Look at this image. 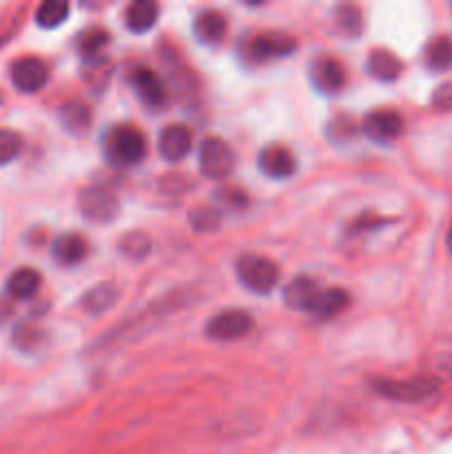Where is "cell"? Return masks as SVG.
I'll return each instance as SVG.
<instances>
[{
    "mask_svg": "<svg viewBox=\"0 0 452 454\" xmlns=\"http://www.w3.org/2000/svg\"><path fill=\"white\" fill-rule=\"evenodd\" d=\"M198 164L204 177L211 180H224L235 168V153L230 145L222 137H204L198 151Z\"/></svg>",
    "mask_w": 452,
    "mask_h": 454,
    "instance_id": "obj_3",
    "label": "cell"
},
{
    "mask_svg": "<svg viewBox=\"0 0 452 454\" xmlns=\"http://www.w3.org/2000/svg\"><path fill=\"white\" fill-rule=\"evenodd\" d=\"M106 44H109V31L100 29V27H89V29H84L82 34L78 35V40H75V47H78L80 56H82L84 60L96 62H100V53Z\"/></svg>",
    "mask_w": 452,
    "mask_h": 454,
    "instance_id": "obj_21",
    "label": "cell"
},
{
    "mask_svg": "<svg viewBox=\"0 0 452 454\" xmlns=\"http://www.w3.org/2000/svg\"><path fill=\"white\" fill-rule=\"evenodd\" d=\"M235 275H238L239 284L255 295H269L279 284V266L269 257L255 255V253L238 257Z\"/></svg>",
    "mask_w": 452,
    "mask_h": 454,
    "instance_id": "obj_2",
    "label": "cell"
},
{
    "mask_svg": "<svg viewBox=\"0 0 452 454\" xmlns=\"http://www.w3.org/2000/svg\"><path fill=\"white\" fill-rule=\"evenodd\" d=\"M40 284H43V278L35 269H29V266H22V269L13 270L7 279V293L13 297V300H31V297L38 293Z\"/></svg>",
    "mask_w": 452,
    "mask_h": 454,
    "instance_id": "obj_19",
    "label": "cell"
},
{
    "mask_svg": "<svg viewBox=\"0 0 452 454\" xmlns=\"http://www.w3.org/2000/svg\"><path fill=\"white\" fill-rule=\"evenodd\" d=\"M372 388L386 399H393V402H421V399L430 397V395L437 390V384L433 380H375L372 381Z\"/></svg>",
    "mask_w": 452,
    "mask_h": 454,
    "instance_id": "obj_6",
    "label": "cell"
},
{
    "mask_svg": "<svg viewBox=\"0 0 452 454\" xmlns=\"http://www.w3.org/2000/svg\"><path fill=\"white\" fill-rule=\"evenodd\" d=\"M448 247L452 248V224H450V231H448Z\"/></svg>",
    "mask_w": 452,
    "mask_h": 454,
    "instance_id": "obj_32",
    "label": "cell"
},
{
    "mask_svg": "<svg viewBox=\"0 0 452 454\" xmlns=\"http://www.w3.org/2000/svg\"><path fill=\"white\" fill-rule=\"evenodd\" d=\"M78 208L82 213V217H87L93 224H109V222H113L118 217L120 202L109 189L93 186V189H87L80 193Z\"/></svg>",
    "mask_w": 452,
    "mask_h": 454,
    "instance_id": "obj_5",
    "label": "cell"
},
{
    "mask_svg": "<svg viewBox=\"0 0 452 454\" xmlns=\"http://www.w3.org/2000/svg\"><path fill=\"white\" fill-rule=\"evenodd\" d=\"M60 120L66 131L84 133L91 124V111L82 102H66L60 106Z\"/></svg>",
    "mask_w": 452,
    "mask_h": 454,
    "instance_id": "obj_23",
    "label": "cell"
},
{
    "mask_svg": "<svg viewBox=\"0 0 452 454\" xmlns=\"http://www.w3.org/2000/svg\"><path fill=\"white\" fill-rule=\"evenodd\" d=\"M229 20L217 9H202L193 20V34L202 44H217L224 40Z\"/></svg>",
    "mask_w": 452,
    "mask_h": 454,
    "instance_id": "obj_15",
    "label": "cell"
},
{
    "mask_svg": "<svg viewBox=\"0 0 452 454\" xmlns=\"http://www.w3.org/2000/svg\"><path fill=\"white\" fill-rule=\"evenodd\" d=\"M189 222L198 233H215L222 226V215L215 208L198 207L189 213Z\"/></svg>",
    "mask_w": 452,
    "mask_h": 454,
    "instance_id": "obj_27",
    "label": "cell"
},
{
    "mask_svg": "<svg viewBox=\"0 0 452 454\" xmlns=\"http://www.w3.org/2000/svg\"><path fill=\"white\" fill-rule=\"evenodd\" d=\"M66 16H69V3L65 0H47L35 9V22L43 29H56L66 20Z\"/></svg>",
    "mask_w": 452,
    "mask_h": 454,
    "instance_id": "obj_24",
    "label": "cell"
},
{
    "mask_svg": "<svg viewBox=\"0 0 452 454\" xmlns=\"http://www.w3.org/2000/svg\"><path fill=\"white\" fill-rule=\"evenodd\" d=\"M115 300H118V288H115L113 284L105 282V284H97V286H93L91 291L82 297V306L87 313L102 315L115 304Z\"/></svg>",
    "mask_w": 452,
    "mask_h": 454,
    "instance_id": "obj_22",
    "label": "cell"
},
{
    "mask_svg": "<svg viewBox=\"0 0 452 454\" xmlns=\"http://www.w3.org/2000/svg\"><path fill=\"white\" fill-rule=\"evenodd\" d=\"M3 100H4V98H3V93H0V105H3Z\"/></svg>",
    "mask_w": 452,
    "mask_h": 454,
    "instance_id": "obj_33",
    "label": "cell"
},
{
    "mask_svg": "<svg viewBox=\"0 0 452 454\" xmlns=\"http://www.w3.org/2000/svg\"><path fill=\"white\" fill-rule=\"evenodd\" d=\"M118 251L122 253L127 260H144L151 251L149 235L142 233V231H131V233H127L118 242Z\"/></svg>",
    "mask_w": 452,
    "mask_h": 454,
    "instance_id": "obj_25",
    "label": "cell"
},
{
    "mask_svg": "<svg viewBox=\"0 0 452 454\" xmlns=\"http://www.w3.org/2000/svg\"><path fill=\"white\" fill-rule=\"evenodd\" d=\"M326 288L319 286L317 279L313 278H301L291 279L284 288V304L292 310H301V313H317V306L322 301V295Z\"/></svg>",
    "mask_w": 452,
    "mask_h": 454,
    "instance_id": "obj_8",
    "label": "cell"
},
{
    "mask_svg": "<svg viewBox=\"0 0 452 454\" xmlns=\"http://www.w3.org/2000/svg\"><path fill=\"white\" fill-rule=\"evenodd\" d=\"M425 67L430 71H450L452 69V38L450 35H437L425 44L424 51Z\"/></svg>",
    "mask_w": 452,
    "mask_h": 454,
    "instance_id": "obj_20",
    "label": "cell"
},
{
    "mask_svg": "<svg viewBox=\"0 0 452 454\" xmlns=\"http://www.w3.org/2000/svg\"><path fill=\"white\" fill-rule=\"evenodd\" d=\"M297 49L295 38L288 34H277V31H269V34H257L246 43V58L253 62H269L275 58L291 56Z\"/></svg>",
    "mask_w": 452,
    "mask_h": 454,
    "instance_id": "obj_7",
    "label": "cell"
},
{
    "mask_svg": "<svg viewBox=\"0 0 452 454\" xmlns=\"http://www.w3.org/2000/svg\"><path fill=\"white\" fill-rule=\"evenodd\" d=\"M362 131L375 142H393L401 136L403 118L394 109H375L363 118Z\"/></svg>",
    "mask_w": 452,
    "mask_h": 454,
    "instance_id": "obj_10",
    "label": "cell"
},
{
    "mask_svg": "<svg viewBox=\"0 0 452 454\" xmlns=\"http://www.w3.org/2000/svg\"><path fill=\"white\" fill-rule=\"evenodd\" d=\"M160 16V7L153 0H133L127 9H124V25L131 34H146L155 27Z\"/></svg>",
    "mask_w": 452,
    "mask_h": 454,
    "instance_id": "obj_16",
    "label": "cell"
},
{
    "mask_svg": "<svg viewBox=\"0 0 452 454\" xmlns=\"http://www.w3.org/2000/svg\"><path fill=\"white\" fill-rule=\"evenodd\" d=\"M355 129H357V124L348 115H339V118L331 120V124H328V133H331L332 140H348V137H353Z\"/></svg>",
    "mask_w": 452,
    "mask_h": 454,
    "instance_id": "obj_30",
    "label": "cell"
},
{
    "mask_svg": "<svg viewBox=\"0 0 452 454\" xmlns=\"http://www.w3.org/2000/svg\"><path fill=\"white\" fill-rule=\"evenodd\" d=\"M131 84L136 89L137 98L146 106L158 109V106H162L167 102V87H164L162 78L153 69H149V67H140V69L133 71Z\"/></svg>",
    "mask_w": 452,
    "mask_h": 454,
    "instance_id": "obj_14",
    "label": "cell"
},
{
    "mask_svg": "<svg viewBox=\"0 0 452 454\" xmlns=\"http://www.w3.org/2000/svg\"><path fill=\"white\" fill-rule=\"evenodd\" d=\"M337 25L346 31L348 35H357L362 31V13H359L357 7H350V4H344V7L337 9Z\"/></svg>",
    "mask_w": 452,
    "mask_h": 454,
    "instance_id": "obj_29",
    "label": "cell"
},
{
    "mask_svg": "<svg viewBox=\"0 0 452 454\" xmlns=\"http://www.w3.org/2000/svg\"><path fill=\"white\" fill-rule=\"evenodd\" d=\"M251 331L253 317L246 310L239 309L222 310V313L213 315V317L208 319L207 328H204L207 337L213 341H238L242 340V337H246Z\"/></svg>",
    "mask_w": 452,
    "mask_h": 454,
    "instance_id": "obj_4",
    "label": "cell"
},
{
    "mask_svg": "<svg viewBox=\"0 0 452 454\" xmlns=\"http://www.w3.org/2000/svg\"><path fill=\"white\" fill-rule=\"evenodd\" d=\"M102 149L113 167H136L146 155V137L131 124H118L105 133Z\"/></svg>",
    "mask_w": 452,
    "mask_h": 454,
    "instance_id": "obj_1",
    "label": "cell"
},
{
    "mask_svg": "<svg viewBox=\"0 0 452 454\" xmlns=\"http://www.w3.org/2000/svg\"><path fill=\"white\" fill-rule=\"evenodd\" d=\"M257 168L270 180H286L297 171L295 155L282 145H270L257 155Z\"/></svg>",
    "mask_w": 452,
    "mask_h": 454,
    "instance_id": "obj_11",
    "label": "cell"
},
{
    "mask_svg": "<svg viewBox=\"0 0 452 454\" xmlns=\"http://www.w3.org/2000/svg\"><path fill=\"white\" fill-rule=\"evenodd\" d=\"M193 133L184 124H168L158 137V151L167 162H180L191 153Z\"/></svg>",
    "mask_w": 452,
    "mask_h": 454,
    "instance_id": "obj_12",
    "label": "cell"
},
{
    "mask_svg": "<svg viewBox=\"0 0 452 454\" xmlns=\"http://www.w3.org/2000/svg\"><path fill=\"white\" fill-rule=\"evenodd\" d=\"M9 75H12V82L18 91L38 93L40 89L47 84L49 69L40 58L25 56V58H18V60L13 62Z\"/></svg>",
    "mask_w": 452,
    "mask_h": 454,
    "instance_id": "obj_9",
    "label": "cell"
},
{
    "mask_svg": "<svg viewBox=\"0 0 452 454\" xmlns=\"http://www.w3.org/2000/svg\"><path fill=\"white\" fill-rule=\"evenodd\" d=\"M433 106L439 111L452 109V82L441 84V87L433 93Z\"/></svg>",
    "mask_w": 452,
    "mask_h": 454,
    "instance_id": "obj_31",
    "label": "cell"
},
{
    "mask_svg": "<svg viewBox=\"0 0 452 454\" xmlns=\"http://www.w3.org/2000/svg\"><path fill=\"white\" fill-rule=\"evenodd\" d=\"M22 151V137L12 129H0V167L13 162Z\"/></svg>",
    "mask_w": 452,
    "mask_h": 454,
    "instance_id": "obj_28",
    "label": "cell"
},
{
    "mask_svg": "<svg viewBox=\"0 0 452 454\" xmlns=\"http://www.w3.org/2000/svg\"><path fill=\"white\" fill-rule=\"evenodd\" d=\"M53 260L65 266H75L87 255V242L78 233H65L51 244Z\"/></svg>",
    "mask_w": 452,
    "mask_h": 454,
    "instance_id": "obj_18",
    "label": "cell"
},
{
    "mask_svg": "<svg viewBox=\"0 0 452 454\" xmlns=\"http://www.w3.org/2000/svg\"><path fill=\"white\" fill-rule=\"evenodd\" d=\"M348 304L350 297L344 288H326L315 315H317V317H335L341 310L348 309Z\"/></svg>",
    "mask_w": 452,
    "mask_h": 454,
    "instance_id": "obj_26",
    "label": "cell"
},
{
    "mask_svg": "<svg viewBox=\"0 0 452 454\" xmlns=\"http://www.w3.org/2000/svg\"><path fill=\"white\" fill-rule=\"evenodd\" d=\"M310 80L323 93H337L346 84V69L337 58L319 56L310 62Z\"/></svg>",
    "mask_w": 452,
    "mask_h": 454,
    "instance_id": "obj_13",
    "label": "cell"
},
{
    "mask_svg": "<svg viewBox=\"0 0 452 454\" xmlns=\"http://www.w3.org/2000/svg\"><path fill=\"white\" fill-rule=\"evenodd\" d=\"M366 69L372 78H377L379 82H394V80L401 75L403 62L394 56L388 49H375V51L368 56Z\"/></svg>",
    "mask_w": 452,
    "mask_h": 454,
    "instance_id": "obj_17",
    "label": "cell"
}]
</instances>
